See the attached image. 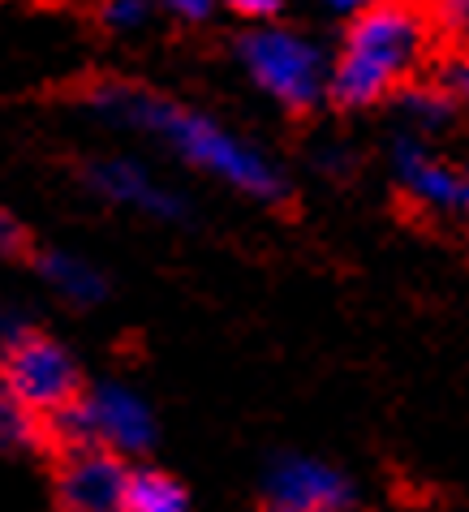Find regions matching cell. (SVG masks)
Here are the masks:
<instances>
[{"mask_svg":"<svg viewBox=\"0 0 469 512\" xmlns=\"http://www.w3.org/2000/svg\"><path fill=\"white\" fill-rule=\"evenodd\" d=\"M91 108L147 134L164 151H173L177 160H186L190 168L216 177L220 186L237 194L259 198V203H280L284 198V173L276 168L272 155L259 151L250 138H237L229 125H220L207 112L164 99L147 87H130V82H99V87H91Z\"/></svg>","mask_w":469,"mask_h":512,"instance_id":"cell-1","label":"cell"},{"mask_svg":"<svg viewBox=\"0 0 469 512\" xmlns=\"http://www.w3.org/2000/svg\"><path fill=\"white\" fill-rule=\"evenodd\" d=\"M431 44L426 13L405 0H375L358 9L340 56L328 65V99L340 108H371L414 74Z\"/></svg>","mask_w":469,"mask_h":512,"instance_id":"cell-2","label":"cell"},{"mask_svg":"<svg viewBox=\"0 0 469 512\" xmlns=\"http://www.w3.org/2000/svg\"><path fill=\"white\" fill-rule=\"evenodd\" d=\"M250 82L289 112H310L328 99V56L289 26H254L237 39Z\"/></svg>","mask_w":469,"mask_h":512,"instance_id":"cell-3","label":"cell"},{"mask_svg":"<svg viewBox=\"0 0 469 512\" xmlns=\"http://www.w3.org/2000/svg\"><path fill=\"white\" fill-rule=\"evenodd\" d=\"M65 435L69 444H99L117 457H138L151 448L155 439V414L147 405V396L134 392L130 383H95L69 401L61 414L48 422V435Z\"/></svg>","mask_w":469,"mask_h":512,"instance_id":"cell-4","label":"cell"},{"mask_svg":"<svg viewBox=\"0 0 469 512\" xmlns=\"http://www.w3.org/2000/svg\"><path fill=\"white\" fill-rule=\"evenodd\" d=\"M0 379H5L44 422H52L82 392L78 358L61 345V340L31 332V327L0 353Z\"/></svg>","mask_w":469,"mask_h":512,"instance_id":"cell-5","label":"cell"},{"mask_svg":"<svg viewBox=\"0 0 469 512\" xmlns=\"http://www.w3.org/2000/svg\"><path fill=\"white\" fill-rule=\"evenodd\" d=\"M358 491L336 465L306 457V452H284L272 461L263 478V508L280 512H353Z\"/></svg>","mask_w":469,"mask_h":512,"instance_id":"cell-6","label":"cell"},{"mask_svg":"<svg viewBox=\"0 0 469 512\" xmlns=\"http://www.w3.org/2000/svg\"><path fill=\"white\" fill-rule=\"evenodd\" d=\"M392 173L401 181V190L414 198V207L435 220H461L469 207V181L461 168L426 147V138L405 130L392 142Z\"/></svg>","mask_w":469,"mask_h":512,"instance_id":"cell-7","label":"cell"},{"mask_svg":"<svg viewBox=\"0 0 469 512\" xmlns=\"http://www.w3.org/2000/svg\"><path fill=\"white\" fill-rule=\"evenodd\" d=\"M130 465L99 444H69L56 465V500L65 512H121Z\"/></svg>","mask_w":469,"mask_h":512,"instance_id":"cell-8","label":"cell"},{"mask_svg":"<svg viewBox=\"0 0 469 512\" xmlns=\"http://www.w3.org/2000/svg\"><path fill=\"white\" fill-rule=\"evenodd\" d=\"M87 186L112 207L138 211L147 220H181L186 216V198H181L168 181H160L147 164L112 155V160H95L87 168Z\"/></svg>","mask_w":469,"mask_h":512,"instance_id":"cell-9","label":"cell"},{"mask_svg":"<svg viewBox=\"0 0 469 512\" xmlns=\"http://www.w3.org/2000/svg\"><path fill=\"white\" fill-rule=\"evenodd\" d=\"M35 272L69 306H99L108 297V276L74 250H44L35 259Z\"/></svg>","mask_w":469,"mask_h":512,"instance_id":"cell-10","label":"cell"},{"mask_svg":"<svg viewBox=\"0 0 469 512\" xmlns=\"http://www.w3.org/2000/svg\"><path fill=\"white\" fill-rule=\"evenodd\" d=\"M121 512H194L190 491L164 469H130Z\"/></svg>","mask_w":469,"mask_h":512,"instance_id":"cell-11","label":"cell"},{"mask_svg":"<svg viewBox=\"0 0 469 512\" xmlns=\"http://www.w3.org/2000/svg\"><path fill=\"white\" fill-rule=\"evenodd\" d=\"M44 439H48V422L0 379V452L22 457V452H35Z\"/></svg>","mask_w":469,"mask_h":512,"instance_id":"cell-12","label":"cell"},{"mask_svg":"<svg viewBox=\"0 0 469 512\" xmlns=\"http://www.w3.org/2000/svg\"><path fill=\"white\" fill-rule=\"evenodd\" d=\"M452 104L457 99H448L444 91H409L405 95V112L409 121H414V134H426V130H439L448 117H452Z\"/></svg>","mask_w":469,"mask_h":512,"instance_id":"cell-13","label":"cell"},{"mask_svg":"<svg viewBox=\"0 0 469 512\" xmlns=\"http://www.w3.org/2000/svg\"><path fill=\"white\" fill-rule=\"evenodd\" d=\"M99 22L112 35H138L151 22V0H104L99 5Z\"/></svg>","mask_w":469,"mask_h":512,"instance_id":"cell-14","label":"cell"},{"mask_svg":"<svg viewBox=\"0 0 469 512\" xmlns=\"http://www.w3.org/2000/svg\"><path fill=\"white\" fill-rule=\"evenodd\" d=\"M431 13H435V22L439 26H448V31H465V22H469V0H431Z\"/></svg>","mask_w":469,"mask_h":512,"instance_id":"cell-15","label":"cell"},{"mask_svg":"<svg viewBox=\"0 0 469 512\" xmlns=\"http://www.w3.org/2000/svg\"><path fill=\"white\" fill-rule=\"evenodd\" d=\"M216 5L233 9L237 18H250V22H267V18H276L280 0H216Z\"/></svg>","mask_w":469,"mask_h":512,"instance_id":"cell-16","label":"cell"},{"mask_svg":"<svg viewBox=\"0 0 469 512\" xmlns=\"http://www.w3.org/2000/svg\"><path fill=\"white\" fill-rule=\"evenodd\" d=\"M22 332H26V319H22L9 302H0V353H5Z\"/></svg>","mask_w":469,"mask_h":512,"instance_id":"cell-17","label":"cell"},{"mask_svg":"<svg viewBox=\"0 0 469 512\" xmlns=\"http://www.w3.org/2000/svg\"><path fill=\"white\" fill-rule=\"evenodd\" d=\"M26 246V233L22 224L9 216V211H0V254H18Z\"/></svg>","mask_w":469,"mask_h":512,"instance_id":"cell-18","label":"cell"},{"mask_svg":"<svg viewBox=\"0 0 469 512\" xmlns=\"http://www.w3.org/2000/svg\"><path fill=\"white\" fill-rule=\"evenodd\" d=\"M160 5H164L168 13H177V18L198 22V18H207V13L216 9V0H160Z\"/></svg>","mask_w":469,"mask_h":512,"instance_id":"cell-19","label":"cell"},{"mask_svg":"<svg viewBox=\"0 0 469 512\" xmlns=\"http://www.w3.org/2000/svg\"><path fill=\"white\" fill-rule=\"evenodd\" d=\"M332 9H340V13H358V9H366V5H375V0H328Z\"/></svg>","mask_w":469,"mask_h":512,"instance_id":"cell-20","label":"cell"},{"mask_svg":"<svg viewBox=\"0 0 469 512\" xmlns=\"http://www.w3.org/2000/svg\"><path fill=\"white\" fill-rule=\"evenodd\" d=\"M263 512H280V508H263Z\"/></svg>","mask_w":469,"mask_h":512,"instance_id":"cell-21","label":"cell"}]
</instances>
